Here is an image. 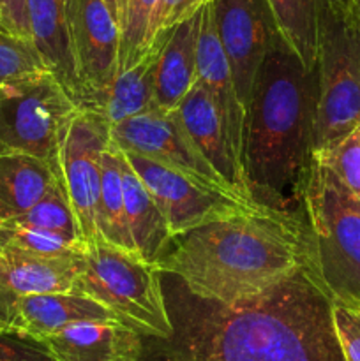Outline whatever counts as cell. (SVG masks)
Here are the masks:
<instances>
[{"instance_id":"9","label":"cell","mask_w":360,"mask_h":361,"mask_svg":"<svg viewBox=\"0 0 360 361\" xmlns=\"http://www.w3.org/2000/svg\"><path fill=\"white\" fill-rule=\"evenodd\" d=\"M112 141V126L104 115L78 108L64 129L59 145V175L76 215L85 242L99 238L97 203L102 152Z\"/></svg>"},{"instance_id":"34","label":"cell","mask_w":360,"mask_h":361,"mask_svg":"<svg viewBox=\"0 0 360 361\" xmlns=\"http://www.w3.org/2000/svg\"><path fill=\"white\" fill-rule=\"evenodd\" d=\"M104 2H106V6H108L112 16L115 18L116 25H120V20H122V13H124V6H126V0H104Z\"/></svg>"},{"instance_id":"32","label":"cell","mask_w":360,"mask_h":361,"mask_svg":"<svg viewBox=\"0 0 360 361\" xmlns=\"http://www.w3.org/2000/svg\"><path fill=\"white\" fill-rule=\"evenodd\" d=\"M0 361H59L39 341L0 331Z\"/></svg>"},{"instance_id":"30","label":"cell","mask_w":360,"mask_h":361,"mask_svg":"<svg viewBox=\"0 0 360 361\" xmlns=\"http://www.w3.org/2000/svg\"><path fill=\"white\" fill-rule=\"evenodd\" d=\"M332 319L344 361H360V302L332 300Z\"/></svg>"},{"instance_id":"12","label":"cell","mask_w":360,"mask_h":361,"mask_svg":"<svg viewBox=\"0 0 360 361\" xmlns=\"http://www.w3.org/2000/svg\"><path fill=\"white\" fill-rule=\"evenodd\" d=\"M219 41L246 109L258 69L282 32L268 0H210Z\"/></svg>"},{"instance_id":"23","label":"cell","mask_w":360,"mask_h":361,"mask_svg":"<svg viewBox=\"0 0 360 361\" xmlns=\"http://www.w3.org/2000/svg\"><path fill=\"white\" fill-rule=\"evenodd\" d=\"M124 154L115 141H109L102 152L101 161V187L97 203V231L99 238L124 250L136 252L131 238L129 224L126 215V197L122 183ZM138 254V252H136Z\"/></svg>"},{"instance_id":"35","label":"cell","mask_w":360,"mask_h":361,"mask_svg":"<svg viewBox=\"0 0 360 361\" xmlns=\"http://www.w3.org/2000/svg\"><path fill=\"white\" fill-rule=\"evenodd\" d=\"M0 30H6V28H4V23H2V18H0Z\"/></svg>"},{"instance_id":"26","label":"cell","mask_w":360,"mask_h":361,"mask_svg":"<svg viewBox=\"0 0 360 361\" xmlns=\"http://www.w3.org/2000/svg\"><path fill=\"white\" fill-rule=\"evenodd\" d=\"M155 4L157 0H126L119 25V73L140 62L148 51V32Z\"/></svg>"},{"instance_id":"4","label":"cell","mask_w":360,"mask_h":361,"mask_svg":"<svg viewBox=\"0 0 360 361\" xmlns=\"http://www.w3.org/2000/svg\"><path fill=\"white\" fill-rule=\"evenodd\" d=\"M316 2L318 111L314 150L360 123V9L355 0Z\"/></svg>"},{"instance_id":"13","label":"cell","mask_w":360,"mask_h":361,"mask_svg":"<svg viewBox=\"0 0 360 361\" xmlns=\"http://www.w3.org/2000/svg\"><path fill=\"white\" fill-rule=\"evenodd\" d=\"M88 319L106 321L116 317L108 309L80 293L14 296L0 291V331L41 342L67 324Z\"/></svg>"},{"instance_id":"8","label":"cell","mask_w":360,"mask_h":361,"mask_svg":"<svg viewBox=\"0 0 360 361\" xmlns=\"http://www.w3.org/2000/svg\"><path fill=\"white\" fill-rule=\"evenodd\" d=\"M78 108L97 111L119 73V25L104 0H64Z\"/></svg>"},{"instance_id":"27","label":"cell","mask_w":360,"mask_h":361,"mask_svg":"<svg viewBox=\"0 0 360 361\" xmlns=\"http://www.w3.org/2000/svg\"><path fill=\"white\" fill-rule=\"evenodd\" d=\"M87 245L88 242L85 240H74L46 229L9 224L0 226V247H14L42 256H69V254L83 252Z\"/></svg>"},{"instance_id":"1","label":"cell","mask_w":360,"mask_h":361,"mask_svg":"<svg viewBox=\"0 0 360 361\" xmlns=\"http://www.w3.org/2000/svg\"><path fill=\"white\" fill-rule=\"evenodd\" d=\"M162 289L173 334L159 361H344L316 264L239 303L200 298L175 279Z\"/></svg>"},{"instance_id":"2","label":"cell","mask_w":360,"mask_h":361,"mask_svg":"<svg viewBox=\"0 0 360 361\" xmlns=\"http://www.w3.org/2000/svg\"><path fill=\"white\" fill-rule=\"evenodd\" d=\"M314 263L306 214L254 207L173 238L157 264L200 298L239 303Z\"/></svg>"},{"instance_id":"36","label":"cell","mask_w":360,"mask_h":361,"mask_svg":"<svg viewBox=\"0 0 360 361\" xmlns=\"http://www.w3.org/2000/svg\"><path fill=\"white\" fill-rule=\"evenodd\" d=\"M355 4L359 6V9H360V0H355Z\"/></svg>"},{"instance_id":"15","label":"cell","mask_w":360,"mask_h":361,"mask_svg":"<svg viewBox=\"0 0 360 361\" xmlns=\"http://www.w3.org/2000/svg\"><path fill=\"white\" fill-rule=\"evenodd\" d=\"M41 344L59 361H138L141 335L116 319L76 321Z\"/></svg>"},{"instance_id":"14","label":"cell","mask_w":360,"mask_h":361,"mask_svg":"<svg viewBox=\"0 0 360 361\" xmlns=\"http://www.w3.org/2000/svg\"><path fill=\"white\" fill-rule=\"evenodd\" d=\"M196 81H200L210 94L229 148L239 164L242 166V134L246 109L236 94L229 62L219 41L212 2H207L201 7L196 51Z\"/></svg>"},{"instance_id":"25","label":"cell","mask_w":360,"mask_h":361,"mask_svg":"<svg viewBox=\"0 0 360 361\" xmlns=\"http://www.w3.org/2000/svg\"><path fill=\"white\" fill-rule=\"evenodd\" d=\"M9 226H21V228H35L55 231L74 240H83L78 226L76 215L71 207L69 196L66 192L62 180H56L52 189L34 204L28 212L7 222ZM4 226V224H2Z\"/></svg>"},{"instance_id":"10","label":"cell","mask_w":360,"mask_h":361,"mask_svg":"<svg viewBox=\"0 0 360 361\" xmlns=\"http://www.w3.org/2000/svg\"><path fill=\"white\" fill-rule=\"evenodd\" d=\"M112 140L124 152L143 155L196 182L239 196L201 154L187 133L176 108H150L140 115L122 120L112 126Z\"/></svg>"},{"instance_id":"21","label":"cell","mask_w":360,"mask_h":361,"mask_svg":"<svg viewBox=\"0 0 360 361\" xmlns=\"http://www.w3.org/2000/svg\"><path fill=\"white\" fill-rule=\"evenodd\" d=\"M172 28H164L159 32L150 42V48L145 53L143 59L133 67L120 71L115 81L109 87L104 101H102L99 113L104 115L109 126L131 118L134 115L147 111L152 108V97H154V78L155 67H157L159 55L168 41Z\"/></svg>"},{"instance_id":"18","label":"cell","mask_w":360,"mask_h":361,"mask_svg":"<svg viewBox=\"0 0 360 361\" xmlns=\"http://www.w3.org/2000/svg\"><path fill=\"white\" fill-rule=\"evenodd\" d=\"M201 9L175 25L159 55L154 78L152 108L175 109L196 83V51Z\"/></svg>"},{"instance_id":"6","label":"cell","mask_w":360,"mask_h":361,"mask_svg":"<svg viewBox=\"0 0 360 361\" xmlns=\"http://www.w3.org/2000/svg\"><path fill=\"white\" fill-rule=\"evenodd\" d=\"M74 293L97 302L140 335L157 341L172 337L162 274L140 254L94 240L85 250V267Z\"/></svg>"},{"instance_id":"20","label":"cell","mask_w":360,"mask_h":361,"mask_svg":"<svg viewBox=\"0 0 360 361\" xmlns=\"http://www.w3.org/2000/svg\"><path fill=\"white\" fill-rule=\"evenodd\" d=\"M59 178V168L42 159L0 154V226L30 210Z\"/></svg>"},{"instance_id":"7","label":"cell","mask_w":360,"mask_h":361,"mask_svg":"<svg viewBox=\"0 0 360 361\" xmlns=\"http://www.w3.org/2000/svg\"><path fill=\"white\" fill-rule=\"evenodd\" d=\"M78 104L52 71L0 83V154H25L55 168Z\"/></svg>"},{"instance_id":"17","label":"cell","mask_w":360,"mask_h":361,"mask_svg":"<svg viewBox=\"0 0 360 361\" xmlns=\"http://www.w3.org/2000/svg\"><path fill=\"white\" fill-rule=\"evenodd\" d=\"M176 109H179L180 118H182L189 136L193 137L205 159L214 166L215 171L226 180V183L240 197L256 203L247 187L244 168L239 164L229 148L224 130H222L221 118H219L217 109H215L207 88L200 81H196L186 94V97L176 106Z\"/></svg>"},{"instance_id":"19","label":"cell","mask_w":360,"mask_h":361,"mask_svg":"<svg viewBox=\"0 0 360 361\" xmlns=\"http://www.w3.org/2000/svg\"><path fill=\"white\" fill-rule=\"evenodd\" d=\"M122 183L127 224L136 252L147 263L157 267L172 247L173 235L161 208L138 173L131 168L126 155L122 159Z\"/></svg>"},{"instance_id":"5","label":"cell","mask_w":360,"mask_h":361,"mask_svg":"<svg viewBox=\"0 0 360 361\" xmlns=\"http://www.w3.org/2000/svg\"><path fill=\"white\" fill-rule=\"evenodd\" d=\"M304 214L318 275L332 300L360 302V200L313 154Z\"/></svg>"},{"instance_id":"16","label":"cell","mask_w":360,"mask_h":361,"mask_svg":"<svg viewBox=\"0 0 360 361\" xmlns=\"http://www.w3.org/2000/svg\"><path fill=\"white\" fill-rule=\"evenodd\" d=\"M85 250L69 256H42L0 247V291L14 296L74 293L85 267Z\"/></svg>"},{"instance_id":"33","label":"cell","mask_w":360,"mask_h":361,"mask_svg":"<svg viewBox=\"0 0 360 361\" xmlns=\"http://www.w3.org/2000/svg\"><path fill=\"white\" fill-rule=\"evenodd\" d=\"M0 18L7 32L32 41L27 0H0Z\"/></svg>"},{"instance_id":"31","label":"cell","mask_w":360,"mask_h":361,"mask_svg":"<svg viewBox=\"0 0 360 361\" xmlns=\"http://www.w3.org/2000/svg\"><path fill=\"white\" fill-rule=\"evenodd\" d=\"M210 0H157L148 32V48L155 35L164 28H172L182 23L187 18L194 16L201 7Z\"/></svg>"},{"instance_id":"24","label":"cell","mask_w":360,"mask_h":361,"mask_svg":"<svg viewBox=\"0 0 360 361\" xmlns=\"http://www.w3.org/2000/svg\"><path fill=\"white\" fill-rule=\"evenodd\" d=\"M288 44L309 69H316V2L268 0Z\"/></svg>"},{"instance_id":"11","label":"cell","mask_w":360,"mask_h":361,"mask_svg":"<svg viewBox=\"0 0 360 361\" xmlns=\"http://www.w3.org/2000/svg\"><path fill=\"white\" fill-rule=\"evenodd\" d=\"M124 155L161 208L173 238L236 212L260 207L232 192L196 182L143 155L133 152H124Z\"/></svg>"},{"instance_id":"28","label":"cell","mask_w":360,"mask_h":361,"mask_svg":"<svg viewBox=\"0 0 360 361\" xmlns=\"http://www.w3.org/2000/svg\"><path fill=\"white\" fill-rule=\"evenodd\" d=\"M49 71L30 39L0 30V83Z\"/></svg>"},{"instance_id":"3","label":"cell","mask_w":360,"mask_h":361,"mask_svg":"<svg viewBox=\"0 0 360 361\" xmlns=\"http://www.w3.org/2000/svg\"><path fill=\"white\" fill-rule=\"evenodd\" d=\"M318 111V71L284 35L261 62L246 106L242 166L258 204L304 212Z\"/></svg>"},{"instance_id":"22","label":"cell","mask_w":360,"mask_h":361,"mask_svg":"<svg viewBox=\"0 0 360 361\" xmlns=\"http://www.w3.org/2000/svg\"><path fill=\"white\" fill-rule=\"evenodd\" d=\"M27 9L32 42L78 104V81L67 39L64 0H27Z\"/></svg>"},{"instance_id":"29","label":"cell","mask_w":360,"mask_h":361,"mask_svg":"<svg viewBox=\"0 0 360 361\" xmlns=\"http://www.w3.org/2000/svg\"><path fill=\"white\" fill-rule=\"evenodd\" d=\"M360 200V123L323 150H314Z\"/></svg>"}]
</instances>
